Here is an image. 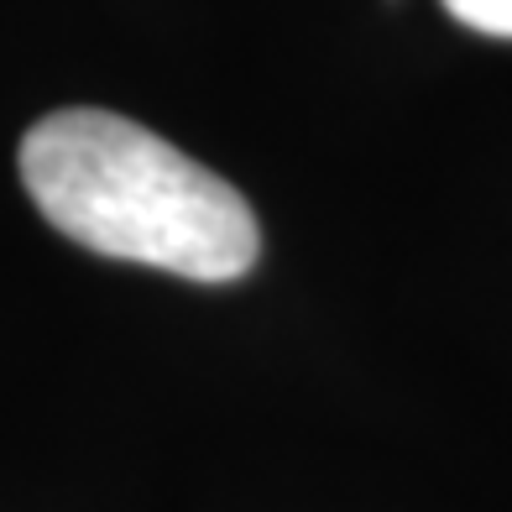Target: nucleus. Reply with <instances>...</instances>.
<instances>
[{
  "mask_svg": "<svg viewBox=\"0 0 512 512\" xmlns=\"http://www.w3.org/2000/svg\"><path fill=\"white\" fill-rule=\"evenodd\" d=\"M21 183L68 241L189 283H236L262 251L236 183L115 110L42 115L21 136Z\"/></svg>",
  "mask_w": 512,
  "mask_h": 512,
  "instance_id": "1",
  "label": "nucleus"
},
{
  "mask_svg": "<svg viewBox=\"0 0 512 512\" xmlns=\"http://www.w3.org/2000/svg\"><path fill=\"white\" fill-rule=\"evenodd\" d=\"M445 11L481 37H512V0H445Z\"/></svg>",
  "mask_w": 512,
  "mask_h": 512,
  "instance_id": "2",
  "label": "nucleus"
}]
</instances>
